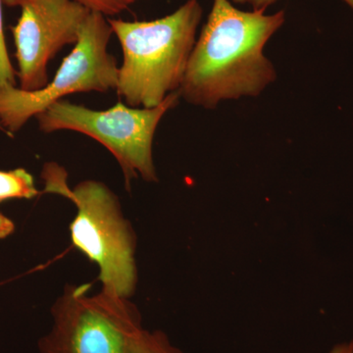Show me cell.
<instances>
[{"instance_id":"7a4b0ae2","label":"cell","mask_w":353,"mask_h":353,"mask_svg":"<svg viewBox=\"0 0 353 353\" xmlns=\"http://www.w3.org/2000/svg\"><path fill=\"white\" fill-rule=\"evenodd\" d=\"M202 7L188 0L161 19H108L123 52L116 92L131 108H153L182 85Z\"/></svg>"},{"instance_id":"277c9868","label":"cell","mask_w":353,"mask_h":353,"mask_svg":"<svg viewBox=\"0 0 353 353\" xmlns=\"http://www.w3.org/2000/svg\"><path fill=\"white\" fill-rule=\"evenodd\" d=\"M180 92L169 94L153 108H136L118 102L108 110H94L62 101L37 116L44 134L73 131L95 139L109 150L124 174L127 189L134 179L157 182L152 143L160 121L180 101Z\"/></svg>"},{"instance_id":"7c38bea8","label":"cell","mask_w":353,"mask_h":353,"mask_svg":"<svg viewBox=\"0 0 353 353\" xmlns=\"http://www.w3.org/2000/svg\"><path fill=\"white\" fill-rule=\"evenodd\" d=\"M15 230V225L8 217L0 213V240L10 236Z\"/></svg>"},{"instance_id":"6da1fadb","label":"cell","mask_w":353,"mask_h":353,"mask_svg":"<svg viewBox=\"0 0 353 353\" xmlns=\"http://www.w3.org/2000/svg\"><path fill=\"white\" fill-rule=\"evenodd\" d=\"M285 19L284 10L266 15L265 10H240L231 0H213L190 54L181 97L215 109L224 101L259 97L277 79L263 50Z\"/></svg>"},{"instance_id":"5bb4252c","label":"cell","mask_w":353,"mask_h":353,"mask_svg":"<svg viewBox=\"0 0 353 353\" xmlns=\"http://www.w3.org/2000/svg\"><path fill=\"white\" fill-rule=\"evenodd\" d=\"M331 353H353V343L336 345V347L333 348Z\"/></svg>"},{"instance_id":"5b68a950","label":"cell","mask_w":353,"mask_h":353,"mask_svg":"<svg viewBox=\"0 0 353 353\" xmlns=\"http://www.w3.org/2000/svg\"><path fill=\"white\" fill-rule=\"evenodd\" d=\"M90 284L68 285L52 307V327L39 341L41 353H130L143 328L128 297Z\"/></svg>"},{"instance_id":"30bf717a","label":"cell","mask_w":353,"mask_h":353,"mask_svg":"<svg viewBox=\"0 0 353 353\" xmlns=\"http://www.w3.org/2000/svg\"><path fill=\"white\" fill-rule=\"evenodd\" d=\"M2 3L0 0V90L7 87H17L16 73L14 70L6 43L3 32V19H2Z\"/></svg>"},{"instance_id":"ba28073f","label":"cell","mask_w":353,"mask_h":353,"mask_svg":"<svg viewBox=\"0 0 353 353\" xmlns=\"http://www.w3.org/2000/svg\"><path fill=\"white\" fill-rule=\"evenodd\" d=\"M39 194L34 176L25 169L0 170V203L9 199H32Z\"/></svg>"},{"instance_id":"8fae6325","label":"cell","mask_w":353,"mask_h":353,"mask_svg":"<svg viewBox=\"0 0 353 353\" xmlns=\"http://www.w3.org/2000/svg\"><path fill=\"white\" fill-rule=\"evenodd\" d=\"M92 12L105 16H115L124 12L139 0H75Z\"/></svg>"},{"instance_id":"9a60e30c","label":"cell","mask_w":353,"mask_h":353,"mask_svg":"<svg viewBox=\"0 0 353 353\" xmlns=\"http://www.w3.org/2000/svg\"><path fill=\"white\" fill-rule=\"evenodd\" d=\"M232 2L236 4H245L250 2V0H231Z\"/></svg>"},{"instance_id":"8992f818","label":"cell","mask_w":353,"mask_h":353,"mask_svg":"<svg viewBox=\"0 0 353 353\" xmlns=\"http://www.w3.org/2000/svg\"><path fill=\"white\" fill-rule=\"evenodd\" d=\"M113 31L102 14L90 12L78 43L46 87L26 92L18 87L0 90V125L17 132L31 118L67 95L116 90L119 66L108 48Z\"/></svg>"},{"instance_id":"52a82bcc","label":"cell","mask_w":353,"mask_h":353,"mask_svg":"<svg viewBox=\"0 0 353 353\" xmlns=\"http://www.w3.org/2000/svg\"><path fill=\"white\" fill-rule=\"evenodd\" d=\"M20 7L11 28L18 61L21 90L34 92L50 83L48 64L62 48L76 44L92 11L75 0H3Z\"/></svg>"},{"instance_id":"4fadbf2b","label":"cell","mask_w":353,"mask_h":353,"mask_svg":"<svg viewBox=\"0 0 353 353\" xmlns=\"http://www.w3.org/2000/svg\"><path fill=\"white\" fill-rule=\"evenodd\" d=\"M277 0H250L248 3L252 4L253 10H266L269 6L275 3ZM353 10V0H343Z\"/></svg>"},{"instance_id":"3957f363","label":"cell","mask_w":353,"mask_h":353,"mask_svg":"<svg viewBox=\"0 0 353 353\" xmlns=\"http://www.w3.org/2000/svg\"><path fill=\"white\" fill-rule=\"evenodd\" d=\"M41 178L43 192L67 197L75 204L76 217L70 225L72 243L99 266L102 289L130 299L137 285L136 236L117 196L94 180L70 189L66 171L57 163L44 165Z\"/></svg>"},{"instance_id":"9c48e42d","label":"cell","mask_w":353,"mask_h":353,"mask_svg":"<svg viewBox=\"0 0 353 353\" xmlns=\"http://www.w3.org/2000/svg\"><path fill=\"white\" fill-rule=\"evenodd\" d=\"M130 353H183L174 347L163 332L143 328L134 339Z\"/></svg>"}]
</instances>
